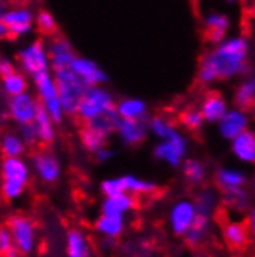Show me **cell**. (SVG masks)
I'll list each match as a JSON object with an SVG mask.
<instances>
[{"mask_svg": "<svg viewBox=\"0 0 255 257\" xmlns=\"http://www.w3.org/2000/svg\"><path fill=\"white\" fill-rule=\"evenodd\" d=\"M36 28V14L25 5L2 8L0 14V36L2 39H19Z\"/></svg>", "mask_w": 255, "mask_h": 257, "instance_id": "obj_3", "label": "cell"}, {"mask_svg": "<svg viewBox=\"0 0 255 257\" xmlns=\"http://www.w3.org/2000/svg\"><path fill=\"white\" fill-rule=\"evenodd\" d=\"M54 79L58 82L59 96L64 107V112L68 116H76L78 108L87 93V85L79 79L73 68H59L53 70Z\"/></svg>", "mask_w": 255, "mask_h": 257, "instance_id": "obj_2", "label": "cell"}, {"mask_svg": "<svg viewBox=\"0 0 255 257\" xmlns=\"http://www.w3.org/2000/svg\"><path fill=\"white\" fill-rule=\"evenodd\" d=\"M221 203L230 209L232 212L243 214L250 211V194L246 191V188L233 189V191H226L221 194Z\"/></svg>", "mask_w": 255, "mask_h": 257, "instance_id": "obj_29", "label": "cell"}, {"mask_svg": "<svg viewBox=\"0 0 255 257\" xmlns=\"http://www.w3.org/2000/svg\"><path fill=\"white\" fill-rule=\"evenodd\" d=\"M210 225H212V218L198 215V218H196V222L193 223V226L184 235V240L189 245H192V246H196L199 243H203L204 238L207 237V234L210 231Z\"/></svg>", "mask_w": 255, "mask_h": 257, "instance_id": "obj_36", "label": "cell"}, {"mask_svg": "<svg viewBox=\"0 0 255 257\" xmlns=\"http://www.w3.org/2000/svg\"><path fill=\"white\" fill-rule=\"evenodd\" d=\"M226 2H229V4H236L238 0H226Z\"/></svg>", "mask_w": 255, "mask_h": 257, "instance_id": "obj_48", "label": "cell"}, {"mask_svg": "<svg viewBox=\"0 0 255 257\" xmlns=\"http://www.w3.org/2000/svg\"><path fill=\"white\" fill-rule=\"evenodd\" d=\"M50 59H51V71L59 70V68H70L78 58L75 53V48L70 44V41L64 36H53L47 41Z\"/></svg>", "mask_w": 255, "mask_h": 257, "instance_id": "obj_13", "label": "cell"}, {"mask_svg": "<svg viewBox=\"0 0 255 257\" xmlns=\"http://www.w3.org/2000/svg\"><path fill=\"white\" fill-rule=\"evenodd\" d=\"M65 254L67 257H93V248L88 235L79 229L71 228L65 237Z\"/></svg>", "mask_w": 255, "mask_h": 257, "instance_id": "obj_19", "label": "cell"}, {"mask_svg": "<svg viewBox=\"0 0 255 257\" xmlns=\"http://www.w3.org/2000/svg\"><path fill=\"white\" fill-rule=\"evenodd\" d=\"M0 172H2V181L5 183H14V185L28 186L31 180V164L24 158H4L2 166H0Z\"/></svg>", "mask_w": 255, "mask_h": 257, "instance_id": "obj_15", "label": "cell"}, {"mask_svg": "<svg viewBox=\"0 0 255 257\" xmlns=\"http://www.w3.org/2000/svg\"><path fill=\"white\" fill-rule=\"evenodd\" d=\"M247 226H249L252 238L255 240V206H252L250 211L247 212Z\"/></svg>", "mask_w": 255, "mask_h": 257, "instance_id": "obj_45", "label": "cell"}, {"mask_svg": "<svg viewBox=\"0 0 255 257\" xmlns=\"http://www.w3.org/2000/svg\"><path fill=\"white\" fill-rule=\"evenodd\" d=\"M28 87H30L28 76L19 68L8 76H2V91L7 98H13L17 95L27 93Z\"/></svg>", "mask_w": 255, "mask_h": 257, "instance_id": "obj_31", "label": "cell"}, {"mask_svg": "<svg viewBox=\"0 0 255 257\" xmlns=\"http://www.w3.org/2000/svg\"><path fill=\"white\" fill-rule=\"evenodd\" d=\"M199 110L209 124H218L227 113V101L220 93H209L199 104Z\"/></svg>", "mask_w": 255, "mask_h": 257, "instance_id": "obj_23", "label": "cell"}, {"mask_svg": "<svg viewBox=\"0 0 255 257\" xmlns=\"http://www.w3.org/2000/svg\"><path fill=\"white\" fill-rule=\"evenodd\" d=\"M158 189L153 180L138 177L133 174L108 177L101 181V194L104 197H113L121 194H132L135 197L139 195H152Z\"/></svg>", "mask_w": 255, "mask_h": 257, "instance_id": "obj_4", "label": "cell"}, {"mask_svg": "<svg viewBox=\"0 0 255 257\" xmlns=\"http://www.w3.org/2000/svg\"><path fill=\"white\" fill-rule=\"evenodd\" d=\"M147 124H149V131H150V134L153 135V137H156L159 141L161 140H166V138H169L175 131H176V127L169 121V119H166L164 116H152L149 121H147Z\"/></svg>", "mask_w": 255, "mask_h": 257, "instance_id": "obj_38", "label": "cell"}, {"mask_svg": "<svg viewBox=\"0 0 255 257\" xmlns=\"http://www.w3.org/2000/svg\"><path fill=\"white\" fill-rule=\"evenodd\" d=\"M71 68L87 87H99L108 81L107 73L95 61L88 58L78 56L75 62H73Z\"/></svg>", "mask_w": 255, "mask_h": 257, "instance_id": "obj_16", "label": "cell"}, {"mask_svg": "<svg viewBox=\"0 0 255 257\" xmlns=\"http://www.w3.org/2000/svg\"><path fill=\"white\" fill-rule=\"evenodd\" d=\"M17 132H19V135L22 137V140L25 141V144L28 146V148H36V146L41 144L39 135H38V131H36L34 122L24 124V125H17Z\"/></svg>", "mask_w": 255, "mask_h": 257, "instance_id": "obj_40", "label": "cell"}, {"mask_svg": "<svg viewBox=\"0 0 255 257\" xmlns=\"http://www.w3.org/2000/svg\"><path fill=\"white\" fill-rule=\"evenodd\" d=\"M136 208V197L132 194H121L113 197H104L101 203L102 214H112V215H122L125 217Z\"/></svg>", "mask_w": 255, "mask_h": 257, "instance_id": "obj_25", "label": "cell"}, {"mask_svg": "<svg viewBox=\"0 0 255 257\" xmlns=\"http://www.w3.org/2000/svg\"><path fill=\"white\" fill-rule=\"evenodd\" d=\"M187 149H189L187 138L179 131H175L169 138L161 140L155 146L153 157L170 168H179L186 161Z\"/></svg>", "mask_w": 255, "mask_h": 257, "instance_id": "obj_9", "label": "cell"}, {"mask_svg": "<svg viewBox=\"0 0 255 257\" xmlns=\"http://www.w3.org/2000/svg\"><path fill=\"white\" fill-rule=\"evenodd\" d=\"M193 201H195V205H196L198 215L207 217V218H213L218 205L221 203V197L213 188H204V189H201L195 195Z\"/></svg>", "mask_w": 255, "mask_h": 257, "instance_id": "obj_27", "label": "cell"}, {"mask_svg": "<svg viewBox=\"0 0 255 257\" xmlns=\"http://www.w3.org/2000/svg\"><path fill=\"white\" fill-rule=\"evenodd\" d=\"M17 65L31 79L45 71H51V59L47 42L36 39L17 53Z\"/></svg>", "mask_w": 255, "mask_h": 257, "instance_id": "obj_7", "label": "cell"}, {"mask_svg": "<svg viewBox=\"0 0 255 257\" xmlns=\"http://www.w3.org/2000/svg\"><path fill=\"white\" fill-rule=\"evenodd\" d=\"M119 121H121V116L118 115L116 107H115L113 110H110V112H107V113L98 116L96 119L90 121V122H87V124H88V125H92V127H95L96 131H99L101 134H104L107 138H110L113 134H116Z\"/></svg>", "mask_w": 255, "mask_h": 257, "instance_id": "obj_34", "label": "cell"}, {"mask_svg": "<svg viewBox=\"0 0 255 257\" xmlns=\"http://www.w3.org/2000/svg\"><path fill=\"white\" fill-rule=\"evenodd\" d=\"M125 225V217L101 212V215L95 222V231L105 240H116V238H119L124 234Z\"/></svg>", "mask_w": 255, "mask_h": 257, "instance_id": "obj_21", "label": "cell"}, {"mask_svg": "<svg viewBox=\"0 0 255 257\" xmlns=\"http://www.w3.org/2000/svg\"><path fill=\"white\" fill-rule=\"evenodd\" d=\"M2 257H25V255L14 246V248H11L10 251H7L5 254H2Z\"/></svg>", "mask_w": 255, "mask_h": 257, "instance_id": "obj_46", "label": "cell"}, {"mask_svg": "<svg viewBox=\"0 0 255 257\" xmlns=\"http://www.w3.org/2000/svg\"><path fill=\"white\" fill-rule=\"evenodd\" d=\"M249 226L241 220H229L223 226V238L229 248L235 251H241L249 243Z\"/></svg>", "mask_w": 255, "mask_h": 257, "instance_id": "obj_20", "label": "cell"}, {"mask_svg": "<svg viewBox=\"0 0 255 257\" xmlns=\"http://www.w3.org/2000/svg\"><path fill=\"white\" fill-rule=\"evenodd\" d=\"M196 218H198L196 205L190 198H181L175 201L167 215L170 231L179 237H184L187 234V231L196 222Z\"/></svg>", "mask_w": 255, "mask_h": 257, "instance_id": "obj_11", "label": "cell"}, {"mask_svg": "<svg viewBox=\"0 0 255 257\" xmlns=\"http://www.w3.org/2000/svg\"><path fill=\"white\" fill-rule=\"evenodd\" d=\"M216 125H218V132H220V135L224 140L232 141L249 128V116L246 113V110H243L240 107L229 108L224 118Z\"/></svg>", "mask_w": 255, "mask_h": 257, "instance_id": "obj_14", "label": "cell"}, {"mask_svg": "<svg viewBox=\"0 0 255 257\" xmlns=\"http://www.w3.org/2000/svg\"><path fill=\"white\" fill-rule=\"evenodd\" d=\"M183 175L184 178L192 183V185H203L207 178V168L206 164L201 160L196 158H186V161L183 163Z\"/></svg>", "mask_w": 255, "mask_h": 257, "instance_id": "obj_33", "label": "cell"}, {"mask_svg": "<svg viewBox=\"0 0 255 257\" xmlns=\"http://www.w3.org/2000/svg\"><path fill=\"white\" fill-rule=\"evenodd\" d=\"M252 194H253V198H255V178L252 181Z\"/></svg>", "mask_w": 255, "mask_h": 257, "instance_id": "obj_47", "label": "cell"}, {"mask_svg": "<svg viewBox=\"0 0 255 257\" xmlns=\"http://www.w3.org/2000/svg\"><path fill=\"white\" fill-rule=\"evenodd\" d=\"M230 151L240 163L255 164V132L247 131L230 141Z\"/></svg>", "mask_w": 255, "mask_h": 257, "instance_id": "obj_24", "label": "cell"}, {"mask_svg": "<svg viewBox=\"0 0 255 257\" xmlns=\"http://www.w3.org/2000/svg\"><path fill=\"white\" fill-rule=\"evenodd\" d=\"M0 149H2L4 158H17V157H25L28 146L22 140L19 132L8 131L2 135Z\"/></svg>", "mask_w": 255, "mask_h": 257, "instance_id": "obj_30", "label": "cell"}, {"mask_svg": "<svg viewBox=\"0 0 255 257\" xmlns=\"http://www.w3.org/2000/svg\"><path fill=\"white\" fill-rule=\"evenodd\" d=\"M149 124L147 121L139 119H121L118 124L116 135L119 140L127 146H138L141 144L149 134Z\"/></svg>", "mask_w": 255, "mask_h": 257, "instance_id": "obj_18", "label": "cell"}, {"mask_svg": "<svg viewBox=\"0 0 255 257\" xmlns=\"http://www.w3.org/2000/svg\"><path fill=\"white\" fill-rule=\"evenodd\" d=\"M33 85L36 90V96L39 99V104L51 115V118L56 121V124H61L67 115L64 112L58 82L54 79L53 71H45L38 76H34Z\"/></svg>", "mask_w": 255, "mask_h": 257, "instance_id": "obj_5", "label": "cell"}, {"mask_svg": "<svg viewBox=\"0 0 255 257\" xmlns=\"http://www.w3.org/2000/svg\"><path fill=\"white\" fill-rule=\"evenodd\" d=\"M116 107V101L113 95L104 88L102 85L99 87H88L87 93L78 108V119H81L84 124L96 119L98 116L110 112Z\"/></svg>", "mask_w": 255, "mask_h": 257, "instance_id": "obj_8", "label": "cell"}, {"mask_svg": "<svg viewBox=\"0 0 255 257\" xmlns=\"http://www.w3.org/2000/svg\"><path fill=\"white\" fill-rule=\"evenodd\" d=\"M181 124H183L187 131L190 132H195V131H199V128L203 127V124L206 122L201 110L199 107H189L186 108L183 113H181Z\"/></svg>", "mask_w": 255, "mask_h": 257, "instance_id": "obj_39", "label": "cell"}, {"mask_svg": "<svg viewBox=\"0 0 255 257\" xmlns=\"http://www.w3.org/2000/svg\"><path fill=\"white\" fill-rule=\"evenodd\" d=\"M255 104V76L246 78L235 91V105L243 110Z\"/></svg>", "mask_w": 255, "mask_h": 257, "instance_id": "obj_35", "label": "cell"}, {"mask_svg": "<svg viewBox=\"0 0 255 257\" xmlns=\"http://www.w3.org/2000/svg\"><path fill=\"white\" fill-rule=\"evenodd\" d=\"M203 27L206 31V39L207 42L218 45L224 39H227V33L230 28L229 17L223 13H209L203 17Z\"/></svg>", "mask_w": 255, "mask_h": 257, "instance_id": "obj_17", "label": "cell"}, {"mask_svg": "<svg viewBox=\"0 0 255 257\" xmlns=\"http://www.w3.org/2000/svg\"><path fill=\"white\" fill-rule=\"evenodd\" d=\"M249 44L243 36L224 39L206 53L198 68V81L209 85L215 81L230 79L249 71Z\"/></svg>", "mask_w": 255, "mask_h": 257, "instance_id": "obj_1", "label": "cell"}, {"mask_svg": "<svg viewBox=\"0 0 255 257\" xmlns=\"http://www.w3.org/2000/svg\"><path fill=\"white\" fill-rule=\"evenodd\" d=\"M34 125H36V131H38L41 144L47 146L56 140V121L51 118V115L42 105H39L38 115H36V119H34Z\"/></svg>", "mask_w": 255, "mask_h": 257, "instance_id": "obj_28", "label": "cell"}, {"mask_svg": "<svg viewBox=\"0 0 255 257\" xmlns=\"http://www.w3.org/2000/svg\"><path fill=\"white\" fill-rule=\"evenodd\" d=\"M116 112L121 119H147L149 108L142 99L139 98H124L116 101Z\"/></svg>", "mask_w": 255, "mask_h": 257, "instance_id": "obj_26", "label": "cell"}, {"mask_svg": "<svg viewBox=\"0 0 255 257\" xmlns=\"http://www.w3.org/2000/svg\"><path fill=\"white\" fill-rule=\"evenodd\" d=\"M11 248H14V240L13 235L10 232V229L7 226H4L0 229V252L5 254L7 251H10Z\"/></svg>", "mask_w": 255, "mask_h": 257, "instance_id": "obj_42", "label": "cell"}, {"mask_svg": "<svg viewBox=\"0 0 255 257\" xmlns=\"http://www.w3.org/2000/svg\"><path fill=\"white\" fill-rule=\"evenodd\" d=\"M19 67H16V64L10 59V58H2L0 59V75L2 76H8L11 73H14Z\"/></svg>", "mask_w": 255, "mask_h": 257, "instance_id": "obj_43", "label": "cell"}, {"mask_svg": "<svg viewBox=\"0 0 255 257\" xmlns=\"http://www.w3.org/2000/svg\"><path fill=\"white\" fill-rule=\"evenodd\" d=\"M79 140H81V144H82V148L90 152V154H96L99 149L105 148L107 146V141L108 138L101 134L99 131H96L95 127L92 125H88V124H84V127L81 128V132H79Z\"/></svg>", "mask_w": 255, "mask_h": 257, "instance_id": "obj_32", "label": "cell"}, {"mask_svg": "<svg viewBox=\"0 0 255 257\" xmlns=\"http://www.w3.org/2000/svg\"><path fill=\"white\" fill-rule=\"evenodd\" d=\"M36 30L42 36V38H53L58 34V24L50 11L41 10L36 14Z\"/></svg>", "mask_w": 255, "mask_h": 257, "instance_id": "obj_37", "label": "cell"}, {"mask_svg": "<svg viewBox=\"0 0 255 257\" xmlns=\"http://www.w3.org/2000/svg\"><path fill=\"white\" fill-rule=\"evenodd\" d=\"M113 157H115V151L108 148V146H105V148L99 149V151L95 154V158H96L99 163H107V161H110Z\"/></svg>", "mask_w": 255, "mask_h": 257, "instance_id": "obj_44", "label": "cell"}, {"mask_svg": "<svg viewBox=\"0 0 255 257\" xmlns=\"http://www.w3.org/2000/svg\"><path fill=\"white\" fill-rule=\"evenodd\" d=\"M30 164H31L33 174L42 183H47V185L56 183L62 175L61 160L50 151L41 149V151L33 152Z\"/></svg>", "mask_w": 255, "mask_h": 257, "instance_id": "obj_12", "label": "cell"}, {"mask_svg": "<svg viewBox=\"0 0 255 257\" xmlns=\"http://www.w3.org/2000/svg\"><path fill=\"white\" fill-rule=\"evenodd\" d=\"M25 186L14 185V183H5L2 181V195L7 201H16L25 194Z\"/></svg>", "mask_w": 255, "mask_h": 257, "instance_id": "obj_41", "label": "cell"}, {"mask_svg": "<svg viewBox=\"0 0 255 257\" xmlns=\"http://www.w3.org/2000/svg\"><path fill=\"white\" fill-rule=\"evenodd\" d=\"M5 226L10 229L14 246L19 249L24 255H31L38 248V228L33 222V218L25 214H11Z\"/></svg>", "mask_w": 255, "mask_h": 257, "instance_id": "obj_6", "label": "cell"}, {"mask_svg": "<svg viewBox=\"0 0 255 257\" xmlns=\"http://www.w3.org/2000/svg\"><path fill=\"white\" fill-rule=\"evenodd\" d=\"M213 178H215V185L218 186V189H220L221 192L244 188L246 183H247L246 174L241 169L232 168V166L218 168L215 171Z\"/></svg>", "mask_w": 255, "mask_h": 257, "instance_id": "obj_22", "label": "cell"}, {"mask_svg": "<svg viewBox=\"0 0 255 257\" xmlns=\"http://www.w3.org/2000/svg\"><path fill=\"white\" fill-rule=\"evenodd\" d=\"M39 99L36 95L30 93H22L13 98H7V108L5 113L10 121H13L16 125H24L34 122L36 115L39 110Z\"/></svg>", "mask_w": 255, "mask_h": 257, "instance_id": "obj_10", "label": "cell"}]
</instances>
